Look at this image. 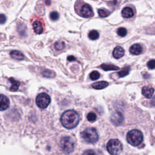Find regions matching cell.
<instances>
[{
  "mask_svg": "<svg viewBox=\"0 0 155 155\" xmlns=\"http://www.w3.org/2000/svg\"><path fill=\"white\" fill-rule=\"evenodd\" d=\"M112 122L116 126L121 125L124 121V116L120 112H116L111 116Z\"/></svg>",
  "mask_w": 155,
  "mask_h": 155,
  "instance_id": "ba28073f",
  "label": "cell"
},
{
  "mask_svg": "<svg viewBox=\"0 0 155 155\" xmlns=\"http://www.w3.org/2000/svg\"><path fill=\"white\" fill-rule=\"evenodd\" d=\"M154 90L153 87L145 86L142 88V94L147 98H151L154 94Z\"/></svg>",
  "mask_w": 155,
  "mask_h": 155,
  "instance_id": "8fae6325",
  "label": "cell"
},
{
  "mask_svg": "<svg viewBox=\"0 0 155 155\" xmlns=\"http://www.w3.org/2000/svg\"><path fill=\"white\" fill-rule=\"evenodd\" d=\"M99 37H100L99 33H98L96 30H95L90 31V33H89V37L92 40H96L98 39Z\"/></svg>",
  "mask_w": 155,
  "mask_h": 155,
  "instance_id": "ffe728a7",
  "label": "cell"
},
{
  "mask_svg": "<svg viewBox=\"0 0 155 155\" xmlns=\"http://www.w3.org/2000/svg\"><path fill=\"white\" fill-rule=\"evenodd\" d=\"M50 18L52 21H56L59 18V14L57 12L53 11L51 12L50 14Z\"/></svg>",
  "mask_w": 155,
  "mask_h": 155,
  "instance_id": "4316f807",
  "label": "cell"
},
{
  "mask_svg": "<svg viewBox=\"0 0 155 155\" xmlns=\"http://www.w3.org/2000/svg\"><path fill=\"white\" fill-rule=\"evenodd\" d=\"M11 57L17 60H23L24 59V55L19 51L13 50L10 53Z\"/></svg>",
  "mask_w": 155,
  "mask_h": 155,
  "instance_id": "e0dca14e",
  "label": "cell"
},
{
  "mask_svg": "<svg viewBox=\"0 0 155 155\" xmlns=\"http://www.w3.org/2000/svg\"><path fill=\"white\" fill-rule=\"evenodd\" d=\"M108 86V83L106 81L97 82H95V83H94L92 85V87L96 90L103 89H104V88L107 87Z\"/></svg>",
  "mask_w": 155,
  "mask_h": 155,
  "instance_id": "2e32d148",
  "label": "cell"
},
{
  "mask_svg": "<svg viewBox=\"0 0 155 155\" xmlns=\"http://www.w3.org/2000/svg\"><path fill=\"white\" fill-rule=\"evenodd\" d=\"M61 148L65 153L73 152L75 149V142L73 139L70 136H64L61 139Z\"/></svg>",
  "mask_w": 155,
  "mask_h": 155,
  "instance_id": "5b68a950",
  "label": "cell"
},
{
  "mask_svg": "<svg viewBox=\"0 0 155 155\" xmlns=\"http://www.w3.org/2000/svg\"><path fill=\"white\" fill-rule=\"evenodd\" d=\"M9 106L10 101L9 98L4 95L0 94V111L7 110Z\"/></svg>",
  "mask_w": 155,
  "mask_h": 155,
  "instance_id": "9c48e42d",
  "label": "cell"
},
{
  "mask_svg": "<svg viewBox=\"0 0 155 155\" xmlns=\"http://www.w3.org/2000/svg\"><path fill=\"white\" fill-rule=\"evenodd\" d=\"M9 82L12 84L11 87L10 88V90L12 92H16L18 90L19 86H20V82L14 79L13 78H10L9 79Z\"/></svg>",
  "mask_w": 155,
  "mask_h": 155,
  "instance_id": "5bb4252c",
  "label": "cell"
},
{
  "mask_svg": "<svg viewBox=\"0 0 155 155\" xmlns=\"http://www.w3.org/2000/svg\"><path fill=\"white\" fill-rule=\"evenodd\" d=\"M67 60H68L69 61H70V62H71V61H74L76 60V58L74 57L73 56H69L68 57H67Z\"/></svg>",
  "mask_w": 155,
  "mask_h": 155,
  "instance_id": "4dcf8cb0",
  "label": "cell"
},
{
  "mask_svg": "<svg viewBox=\"0 0 155 155\" xmlns=\"http://www.w3.org/2000/svg\"><path fill=\"white\" fill-rule=\"evenodd\" d=\"M83 155H98L96 152L93 150H86L84 153Z\"/></svg>",
  "mask_w": 155,
  "mask_h": 155,
  "instance_id": "f1b7e54d",
  "label": "cell"
},
{
  "mask_svg": "<svg viewBox=\"0 0 155 155\" xmlns=\"http://www.w3.org/2000/svg\"><path fill=\"white\" fill-rule=\"evenodd\" d=\"M98 14L101 18H105L108 17L110 14V12H108V10L106 9H99L98 10Z\"/></svg>",
  "mask_w": 155,
  "mask_h": 155,
  "instance_id": "603a6c76",
  "label": "cell"
},
{
  "mask_svg": "<svg viewBox=\"0 0 155 155\" xmlns=\"http://www.w3.org/2000/svg\"><path fill=\"white\" fill-rule=\"evenodd\" d=\"M124 50L121 46H116L113 51V57L116 59H120L124 55Z\"/></svg>",
  "mask_w": 155,
  "mask_h": 155,
  "instance_id": "30bf717a",
  "label": "cell"
},
{
  "mask_svg": "<svg viewBox=\"0 0 155 155\" xmlns=\"http://www.w3.org/2000/svg\"><path fill=\"white\" fill-rule=\"evenodd\" d=\"M87 118L89 121L90 122H94L96 120V115L95 113L90 112L87 116Z\"/></svg>",
  "mask_w": 155,
  "mask_h": 155,
  "instance_id": "484cf974",
  "label": "cell"
},
{
  "mask_svg": "<svg viewBox=\"0 0 155 155\" xmlns=\"http://www.w3.org/2000/svg\"><path fill=\"white\" fill-rule=\"evenodd\" d=\"M117 33L119 36H120V37H125V36L127 35V31L125 28L121 27V28H119L118 29Z\"/></svg>",
  "mask_w": 155,
  "mask_h": 155,
  "instance_id": "d4e9b609",
  "label": "cell"
},
{
  "mask_svg": "<svg viewBox=\"0 0 155 155\" xmlns=\"http://www.w3.org/2000/svg\"><path fill=\"white\" fill-rule=\"evenodd\" d=\"M45 4L47 5H50V0H46L45 1Z\"/></svg>",
  "mask_w": 155,
  "mask_h": 155,
  "instance_id": "1f68e13d",
  "label": "cell"
},
{
  "mask_svg": "<svg viewBox=\"0 0 155 155\" xmlns=\"http://www.w3.org/2000/svg\"><path fill=\"white\" fill-rule=\"evenodd\" d=\"M121 14L122 17L125 18H130L134 16V12L133 9L129 7L124 8L122 10Z\"/></svg>",
  "mask_w": 155,
  "mask_h": 155,
  "instance_id": "7c38bea8",
  "label": "cell"
},
{
  "mask_svg": "<svg viewBox=\"0 0 155 155\" xmlns=\"http://www.w3.org/2000/svg\"><path fill=\"white\" fill-rule=\"evenodd\" d=\"M107 150L111 155H118L122 150V145L118 139H112L107 142Z\"/></svg>",
  "mask_w": 155,
  "mask_h": 155,
  "instance_id": "277c9868",
  "label": "cell"
},
{
  "mask_svg": "<svg viewBox=\"0 0 155 155\" xmlns=\"http://www.w3.org/2000/svg\"><path fill=\"white\" fill-rule=\"evenodd\" d=\"M6 21V17L4 14H0V24H3L5 23Z\"/></svg>",
  "mask_w": 155,
  "mask_h": 155,
  "instance_id": "f546056e",
  "label": "cell"
},
{
  "mask_svg": "<svg viewBox=\"0 0 155 155\" xmlns=\"http://www.w3.org/2000/svg\"><path fill=\"white\" fill-rule=\"evenodd\" d=\"M62 125L67 129L76 127L80 122V116L76 112L73 110H67L61 117Z\"/></svg>",
  "mask_w": 155,
  "mask_h": 155,
  "instance_id": "6da1fadb",
  "label": "cell"
},
{
  "mask_svg": "<svg viewBox=\"0 0 155 155\" xmlns=\"http://www.w3.org/2000/svg\"><path fill=\"white\" fill-rule=\"evenodd\" d=\"M142 51V49L140 44H133L130 48V52L135 55H140Z\"/></svg>",
  "mask_w": 155,
  "mask_h": 155,
  "instance_id": "4fadbf2b",
  "label": "cell"
},
{
  "mask_svg": "<svg viewBox=\"0 0 155 155\" xmlns=\"http://www.w3.org/2000/svg\"><path fill=\"white\" fill-rule=\"evenodd\" d=\"M100 77V74L99 73V72L97 71H92L90 74V78L92 80H96L98 79H99Z\"/></svg>",
  "mask_w": 155,
  "mask_h": 155,
  "instance_id": "cb8c5ba5",
  "label": "cell"
},
{
  "mask_svg": "<svg viewBox=\"0 0 155 155\" xmlns=\"http://www.w3.org/2000/svg\"><path fill=\"white\" fill-rule=\"evenodd\" d=\"M65 47V43L64 41H59L55 44V48L57 50H61Z\"/></svg>",
  "mask_w": 155,
  "mask_h": 155,
  "instance_id": "44dd1931",
  "label": "cell"
},
{
  "mask_svg": "<svg viewBox=\"0 0 155 155\" xmlns=\"http://www.w3.org/2000/svg\"><path fill=\"white\" fill-rule=\"evenodd\" d=\"M42 75L43 76L46 77V78H53L55 76V73L50 70H45L42 71Z\"/></svg>",
  "mask_w": 155,
  "mask_h": 155,
  "instance_id": "d6986e66",
  "label": "cell"
},
{
  "mask_svg": "<svg viewBox=\"0 0 155 155\" xmlns=\"http://www.w3.org/2000/svg\"><path fill=\"white\" fill-rule=\"evenodd\" d=\"M144 139L141 132L138 130H132L127 135V142L133 146H138L142 142Z\"/></svg>",
  "mask_w": 155,
  "mask_h": 155,
  "instance_id": "7a4b0ae2",
  "label": "cell"
},
{
  "mask_svg": "<svg viewBox=\"0 0 155 155\" xmlns=\"http://www.w3.org/2000/svg\"><path fill=\"white\" fill-rule=\"evenodd\" d=\"M101 68L105 71L118 70L120 69V67L116 65H113V64H102L101 65Z\"/></svg>",
  "mask_w": 155,
  "mask_h": 155,
  "instance_id": "ac0fdd59",
  "label": "cell"
},
{
  "mask_svg": "<svg viewBox=\"0 0 155 155\" xmlns=\"http://www.w3.org/2000/svg\"><path fill=\"white\" fill-rule=\"evenodd\" d=\"M50 97L49 95L42 93L39 94L36 98V103L37 106L40 108H45L50 103Z\"/></svg>",
  "mask_w": 155,
  "mask_h": 155,
  "instance_id": "8992f818",
  "label": "cell"
},
{
  "mask_svg": "<svg viewBox=\"0 0 155 155\" xmlns=\"http://www.w3.org/2000/svg\"><path fill=\"white\" fill-rule=\"evenodd\" d=\"M147 67L149 69H155V59H152L147 63Z\"/></svg>",
  "mask_w": 155,
  "mask_h": 155,
  "instance_id": "83f0119b",
  "label": "cell"
},
{
  "mask_svg": "<svg viewBox=\"0 0 155 155\" xmlns=\"http://www.w3.org/2000/svg\"><path fill=\"white\" fill-rule=\"evenodd\" d=\"M129 72H130V68L126 67V68L123 69L120 71H119L118 73V75L120 78H123L127 76L129 73Z\"/></svg>",
  "mask_w": 155,
  "mask_h": 155,
  "instance_id": "7402d4cb",
  "label": "cell"
},
{
  "mask_svg": "<svg viewBox=\"0 0 155 155\" xmlns=\"http://www.w3.org/2000/svg\"><path fill=\"white\" fill-rule=\"evenodd\" d=\"M81 137L84 140L90 144H94L98 141L99 139L98 132L94 128H87L86 130L81 133Z\"/></svg>",
  "mask_w": 155,
  "mask_h": 155,
  "instance_id": "3957f363",
  "label": "cell"
},
{
  "mask_svg": "<svg viewBox=\"0 0 155 155\" xmlns=\"http://www.w3.org/2000/svg\"><path fill=\"white\" fill-rule=\"evenodd\" d=\"M33 29L34 32L37 34H41L43 32V27L41 23L38 21H35L33 23Z\"/></svg>",
  "mask_w": 155,
  "mask_h": 155,
  "instance_id": "9a60e30c",
  "label": "cell"
},
{
  "mask_svg": "<svg viewBox=\"0 0 155 155\" xmlns=\"http://www.w3.org/2000/svg\"><path fill=\"white\" fill-rule=\"evenodd\" d=\"M80 12L82 17L84 18H90L94 15L92 7L87 4H86L82 6Z\"/></svg>",
  "mask_w": 155,
  "mask_h": 155,
  "instance_id": "52a82bcc",
  "label": "cell"
}]
</instances>
